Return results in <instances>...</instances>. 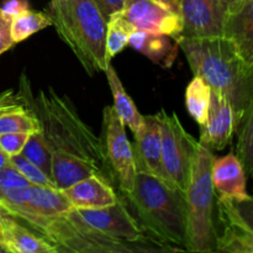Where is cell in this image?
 <instances>
[{"label":"cell","instance_id":"3957f363","mask_svg":"<svg viewBox=\"0 0 253 253\" xmlns=\"http://www.w3.org/2000/svg\"><path fill=\"white\" fill-rule=\"evenodd\" d=\"M121 195L150 239L168 252L187 251V203L183 193L155 175L137 173L133 189Z\"/></svg>","mask_w":253,"mask_h":253},{"label":"cell","instance_id":"2e32d148","mask_svg":"<svg viewBox=\"0 0 253 253\" xmlns=\"http://www.w3.org/2000/svg\"><path fill=\"white\" fill-rule=\"evenodd\" d=\"M246 172L236 153L230 152L224 157L214 158L211 166V180L219 197L241 200L250 195L246 190Z\"/></svg>","mask_w":253,"mask_h":253},{"label":"cell","instance_id":"d590c367","mask_svg":"<svg viewBox=\"0 0 253 253\" xmlns=\"http://www.w3.org/2000/svg\"><path fill=\"white\" fill-rule=\"evenodd\" d=\"M10 165H11V162H10V156L6 155V153L1 150V147H0V170L5 169V168L9 167Z\"/></svg>","mask_w":253,"mask_h":253},{"label":"cell","instance_id":"4dcf8cb0","mask_svg":"<svg viewBox=\"0 0 253 253\" xmlns=\"http://www.w3.org/2000/svg\"><path fill=\"white\" fill-rule=\"evenodd\" d=\"M31 185L29 180L12 165L0 170V188H25Z\"/></svg>","mask_w":253,"mask_h":253},{"label":"cell","instance_id":"9c48e42d","mask_svg":"<svg viewBox=\"0 0 253 253\" xmlns=\"http://www.w3.org/2000/svg\"><path fill=\"white\" fill-rule=\"evenodd\" d=\"M78 211L91 227L113 239L132 245L138 252H168L143 232L120 193L118 202L110 207Z\"/></svg>","mask_w":253,"mask_h":253},{"label":"cell","instance_id":"d4e9b609","mask_svg":"<svg viewBox=\"0 0 253 253\" xmlns=\"http://www.w3.org/2000/svg\"><path fill=\"white\" fill-rule=\"evenodd\" d=\"M52 26V20L46 12L26 10L11 21V36L15 43L29 39L36 32Z\"/></svg>","mask_w":253,"mask_h":253},{"label":"cell","instance_id":"9a60e30c","mask_svg":"<svg viewBox=\"0 0 253 253\" xmlns=\"http://www.w3.org/2000/svg\"><path fill=\"white\" fill-rule=\"evenodd\" d=\"M76 209H101L110 207L119 200L115 187L98 174L86 177L62 190Z\"/></svg>","mask_w":253,"mask_h":253},{"label":"cell","instance_id":"8d00e7d4","mask_svg":"<svg viewBox=\"0 0 253 253\" xmlns=\"http://www.w3.org/2000/svg\"><path fill=\"white\" fill-rule=\"evenodd\" d=\"M220 1H221L222 4L227 7V10H229V9H231V7H234L236 4H239L241 0H220Z\"/></svg>","mask_w":253,"mask_h":253},{"label":"cell","instance_id":"f546056e","mask_svg":"<svg viewBox=\"0 0 253 253\" xmlns=\"http://www.w3.org/2000/svg\"><path fill=\"white\" fill-rule=\"evenodd\" d=\"M30 133L16 132V133H2L0 135V147L10 157L20 155L29 140Z\"/></svg>","mask_w":253,"mask_h":253},{"label":"cell","instance_id":"836d02e7","mask_svg":"<svg viewBox=\"0 0 253 253\" xmlns=\"http://www.w3.org/2000/svg\"><path fill=\"white\" fill-rule=\"evenodd\" d=\"M94 1L98 5L101 14L104 15V17L108 21L109 17L123 10L125 0H94Z\"/></svg>","mask_w":253,"mask_h":253},{"label":"cell","instance_id":"1f68e13d","mask_svg":"<svg viewBox=\"0 0 253 253\" xmlns=\"http://www.w3.org/2000/svg\"><path fill=\"white\" fill-rule=\"evenodd\" d=\"M11 21L12 20L4 14L0 7V54L6 52L15 44L11 36Z\"/></svg>","mask_w":253,"mask_h":253},{"label":"cell","instance_id":"5b68a950","mask_svg":"<svg viewBox=\"0 0 253 253\" xmlns=\"http://www.w3.org/2000/svg\"><path fill=\"white\" fill-rule=\"evenodd\" d=\"M44 12L90 76L105 71L110 63L106 54L108 21L94 0H51Z\"/></svg>","mask_w":253,"mask_h":253},{"label":"cell","instance_id":"7c38bea8","mask_svg":"<svg viewBox=\"0 0 253 253\" xmlns=\"http://www.w3.org/2000/svg\"><path fill=\"white\" fill-rule=\"evenodd\" d=\"M136 30L175 36L182 32V19L155 0H125L120 11Z\"/></svg>","mask_w":253,"mask_h":253},{"label":"cell","instance_id":"52a82bcc","mask_svg":"<svg viewBox=\"0 0 253 253\" xmlns=\"http://www.w3.org/2000/svg\"><path fill=\"white\" fill-rule=\"evenodd\" d=\"M162 135V167L168 183L185 194L189 187L200 142L180 123L177 114H156Z\"/></svg>","mask_w":253,"mask_h":253},{"label":"cell","instance_id":"f1b7e54d","mask_svg":"<svg viewBox=\"0 0 253 253\" xmlns=\"http://www.w3.org/2000/svg\"><path fill=\"white\" fill-rule=\"evenodd\" d=\"M29 98L30 93L27 94L24 91L15 93L12 89L2 91L0 94V116L16 109L29 108Z\"/></svg>","mask_w":253,"mask_h":253},{"label":"cell","instance_id":"d6986e66","mask_svg":"<svg viewBox=\"0 0 253 253\" xmlns=\"http://www.w3.org/2000/svg\"><path fill=\"white\" fill-rule=\"evenodd\" d=\"M128 44L152 62L167 68L174 62L179 47L172 36L143 30H135L131 34Z\"/></svg>","mask_w":253,"mask_h":253},{"label":"cell","instance_id":"8fae6325","mask_svg":"<svg viewBox=\"0 0 253 253\" xmlns=\"http://www.w3.org/2000/svg\"><path fill=\"white\" fill-rule=\"evenodd\" d=\"M179 6L182 19L179 36L208 39L224 35L227 7L220 0H179Z\"/></svg>","mask_w":253,"mask_h":253},{"label":"cell","instance_id":"ba28073f","mask_svg":"<svg viewBox=\"0 0 253 253\" xmlns=\"http://www.w3.org/2000/svg\"><path fill=\"white\" fill-rule=\"evenodd\" d=\"M104 157L114 185L121 194H128L133 189L136 168L132 146L126 136L125 125L114 106H105L103 113L101 133Z\"/></svg>","mask_w":253,"mask_h":253},{"label":"cell","instance_id":"74e56055","mask_svg":"<svg viewBox=\"0 0 253 253\" xmlns=\"http://www.w3.org/2000/svg\"><path fill=\"white\" fill-rule=\"evenodd\" d=\"M0 253H9V251H7L6 247H5L4 245L1 244V242H0Z\"/></svg>","mask_w":253,"mask_h":253},{"label":"cell","instance_id":"44dd1931","mask_svg":"<svg viewBox=\"0 0 253 253\" xmlns=\"http://www.w3.org/2000/svg\"><path fill=\"white\" fill-rule=\"evenodd\" d=\"M104 72H105L106 79H108L111 93H113L114 108H115L116 113H118V115L123 120L124 125L127 126L135 133L141 126V124H142L143 115H141V113L136 108L132 99L126 93L125 88H124L123 83H121L120 78H119L114 67L109 63Z\"/></svg>","mask_w":253,"mask_h":253},{"label":"cell","instance_id":"e0dca14e","mask_svg":"<svg viewBox=\"0 0 253 253\" xmlns=\"http://www.w3.org/2000/svg\"><path fill=\"white\" fill-rule=\"evenodd\" d=\"M224 37L232 42L250 61L253 56V0H241L227 10Z\"/></svg>","mask_w":253,"mask_h":253},{"label":"cell","instance_id":"4fadbf2b","mask_svg":"<svg viewBox=\"0 0 253 253\" xmlns=\"http://www.w3.org/2000/svg\"><path fill=\"white\" fill-rule=\"evenodd\" d=\"M133 136L131 146L136 173L155 175L168 183L162 167V135L157 115L143 116L142 124Z\"/></svg>","mask_w":253,"mask_h":253},{"label":"cell","instance_id":"4316f807","mask_svg":"<svg viewBox=\"0 0 253 253\" xmlns=\"http://www.w3.org/2000/svg\"><path fill=\"white\" fill-rule=\"evenodd\" d=\"M135 30L127 20L121 16L120 11L109 17L106 25V54L109 58L115 57L127 46L131 34Z\"/></svg>","mask_w":253,"mask_h":253},{"label":"cell","instance_id":"6da1fadb","mask_svg":"<svg viewBox=\"0 0 253 253\" xmlns=\"http://www.w3.org/2000/svg\"><path fill=\"white\" fill-rule=\"evenodd\" d=\"M0 209L52 245L58 253L138 252L132 245L91 227L62 190L54 188H0Z\"/></svg>","mask_w":253,"mask_h":253},{"label":"cell","instance_id":"ab89813d","mask_svg":"<svg viewBox=\"0 0 253 253\" xmlns=\"http://www.w3.org/2000/svg\"><path fill=\"white\" fill-rule=\"evenodd\" d=\"M250 62H252V63H253V56H252V58L250 59Z\"/></svg>","mask_w":253,"mask_h":253},{"label":"cell","instance_id":"277c9868","mask_svg":"<svg viewBox=\"0 0 253 253\" xmlns=\"http://www.w3.org/2000/svg\"><path fill=\"white\" fill-rule=\"evenodd\" d=\"M30 106L41 123L42 132L53 155L79 158L96 166L114 185L101 138L82 120L68 96L59 95L51 86L40 89L35 99L30 94Z\"/></svg>","mask_w":253,"mask_h":253},{"label":"cell","instance_id":"f35d334b","mask_svg":"<svg viewBox=\"0 0 253 253\" xmlns=\"http://www.w3.org/2000/svg\"><path fill=\"white\" fill-rule=\"evenodd\" d=\"M4 215H5V214H4V212H2V211H1V209H0V219H1V217H2V216H4Z\"/></svg>","mask_w":253,"mask_h":253},{"label":"cell","instance_id":"484cf974","mask_svg":"<svg viewBox=\"0 0 253 253\" xmlns=\"http://www.w3.org/2000/svg\"><path fill=\"white\" fill-rule=\"evenodd\" d=\"M239 138L236 156L241 161L246 175L253 178V101L236 130Z\"/></svg>","mask_w":253,"mask_h":253},{"label":"cell","instance_id":"83f0119b","mask_svg":"<svg viewBox=\"0 0 253 253\" xmlns=\"http://www.w3.org/2000/svg\"><path fill=\"white\" fill-rule=\"evenodd\" d=\"M10 162H11V165L14 166V167L16 168L27 180H29V183L31 185H39V187L54 188V189H57L53 180H52L48 175L44 174L37 166H35L34 163L30 162L27 158H25L21 153L10 157Z\"/></svg>","mask_w":253,"mask_h":253},{"label":"cell","instance_id":"cb8c5ba5","mask_svg":"<svg viewBox=\"0 0 253 253\" xmlns=\"http://www.w3.org/2000/svg\"><path fill=\"white\" fill-rule=\"evenodd\" d=\"M40 130H41V123L31 106L16 109L0 116V135L16 132L34 133Z\"/></svg>","mask_w":253,"mask_h":253},{"label":"cell","instance_id":"d6a6232c","mask_svg":"<svg viewBox=\"0 0 253 253\" xmlns=\"http://www.w3.org/2000/svg\"><path fill=\"white\" fill-rule=\"evenodd\" d=\"M0 7H1L2 12L11 20L16 17L17 15L21 14V12L30 9L27 0H5L4 4Z\"/></svg>","mask_w":253,"mask_h":253},{"label":"cell","instance_id":"ac0fdd59","mask_svg":"<svg viewBox=\"0 0 253 253\" xmlns=\"http://www.w3.org/2000/svg\"><path fill=\"white\" fill-rule=\"evenodd\" d=\"M0 242L9 253H58L52 245L9 215L0 219Z\"/></svg>","mask_w":253,"mask_h":253},{"label":"cell","instance_id":"7a4b0ae2","mask_svg":"<svg viewBox=\"0 0 253 253\" xmlns=\"http://www.w3.org/2000/svg\"><path fill=\"white\" fill-rule=\"evenodd\" d=\"M194 76L204 79L231 104L237 126L253 101V63L226 37L187 39L173 36Z\"/></svg>","mask_w":253,"mask_h":253},{"label":"cell","instance_id":"8992f818","mask_svg":"<svg viewBox=\"0 0 253 253\" xmlns=\"http://www.w3.org/2000/svg\"><path fill=\"white\" fill-rule=\"evenodd\" d=\"M214 158L211 148L200 143L189 187L184 194L188 252H216V224L214 219L216 194L211 180Z\"/></svg>","mask_w":253,"mask_h":253},{"label":"cell","instance_id":"603a6c76","mask_svg":"<svg viewBox=\"0 0 253 253\" xmlns=\"http://www.w3.org/2000/svg\"><path fill=\"white\" fill-rule=\"evenodd\" d=\"M21 155L34 163L46 175L52 179V160H53V150L47 142L42 128L34 133H30L29 140L22 150ZM53 180V179H52Z\"/></svg>","mask_w":253,"mask_h":253},{"label":"cell","instance_id":"7402d4cb","mask_svg":"<svg viewBox=\"0 0 253 253\" xmlns=\"http://www.w3.org/2000/svg\"><path fill=\"white\" fill-rule=\"evenodd\" d=\"M210 95H211V88L209 84L200 77L194 76L185 90V105L188 113L197 121L200 127H203L208 120Z\"/></svg>","mask_w":253,"mask_h":253},{"label":"cell","instance_id":"5bb4252c","mask_svg":"<svg viewBox=\"0 0 253 253\" xmlns=\"http://www.w3.org/2000/svg\"><path fill=\"white\" fill-rule=\"evenodd\" d=\"M236 130V115L230 101L219 91L211 89L208 120L200 127L199 142L212 151H221L231 142Z\"/></svg>","mask_w":253,"mask_h":253},{"label":"cell","instance_id":"30bf717a","mask_svg":"<svg viewBox=\"0 0 253 253\" xmlns=\"http://www.w3.org/2000/svg\"><path fill=\"white\" fill-rule=\"evenodd\" d=\"M216 252L253 253V195L235 200L217 198Z\"/></svg>","mask_w":253,"mask_h":253},{"label":"cell","instance_id":"ffe728a7","mask_svg":"<svg viewBox=\"0 0 253 253\" xmlns=\"http://www.w3.org/2000/svg\"><path fill=\"white\" fill-rule=\"evenodd\" d=\"M93 174L101 175L105 179H108L96 166L91 165L86 161L74 157H67V156L62 155H53L52 179H53L58 190H64L66 188L73 185L74 183L79 182L86 177H90Z\"/></svg>","mask_w":253,"mask_h":253},{"label":"cell","instance_id":"e575fe53","mask_svg":"<svg viewBox=\"0 0 253 253\" xmlns=\"http://www.w3.org/2000/svg\"><path fill=\"white\" fill-rule=\"evenodd\" d=\"M155 1L160 2L161 5H163V6H166L167 9H169L170 11L175 12V14L180 16L179 0H155Z\"/></svg>","mask_w":253,"mask_h":253}]
</instances>
